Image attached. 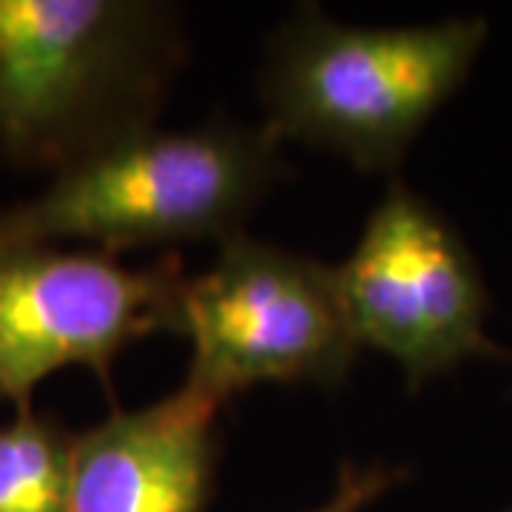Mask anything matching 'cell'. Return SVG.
<instances>
[{
    "label": "cell",
    "mask_w": 512,
    "mask_h": 512,
    "mask_svg": "<svg viewBox=\"0 0 512 512\" xmlns=\"http://www.w3.org/2000/svg\"><path fill=\"white\" fill-rule=\"evenodd\" d=\"M74 444L60 421L18 410L0 427V512H72Z\"/></svg>",
    "instance_id": "cell-8"
},
{
    "label": "cell",
    "mask_w": 512,
    "mask_h": 512,
    "mask_svg": "<svg viewBox=\"0 0 512 512\" xmlns=\"http://www.w3.org/2000/svg\"><path fill=\"white\" fill-rule=\"evenodd\" d=\"M484 37L478 18L356 29L319 9L296 12L268 40L265 126L362 171H387L461 86Z\"/></svg>",
    "instance_id": "cell-3"
},
{
    "label": "cell",
    "mask_w": 512,
    "mask_h": 512,
    "mask_svg": "<svg viewBox=\"0 0 512 512\" xmlns=\"http://www.w3.org/2000/svg\"><path fill=\"white\" fill-rule=\"evenodd\" d=\"M185 279L174 256L128 268L106 251L0 245V402L29 410L37 384L69 365L109 382L128 345L180 333Z\"/></svg>",
    "instance_id": "cell-5"
},
{
    "label": "cell",
    "mask_w": 512,
    "mask_h": 512,
    "mask_svg": "<svg viewBox=\"0 0 512 512\" xmlns=\"http://www.w3.org/2000/svg\"><path fill=\"white\" fill-rule=\"evenodd\" d=\"M274 128L214 120L117 137L57 171L35 200L0 214V245L63 239L94 251L183 245L245 234L279 174Z\"/></svg>",
    "instance_id": "cell-2"
},
{
    "label": "cell",
    "mask_w": 512,
    "mask_h": 512,
    "mask_svg": "<svg viewBox=\"0 0 512 512\" xmlns=\"http://www.w3.org/2000/svg\"><path fill=\"white\" fill-rule=\"evenodd\" d=\"M180 333L191 342L183 387L220 407L256 384H339L359 353L336 265L248 234L185 279Z\"/></svg>",
    "instance_id": "cell-4"
},
{
    "label": "cell",
    "mask_w": 512,
    "mask_h": 512,
    "mask_svg": "<svg viewBox=\"0 0 512 512\" xmlns=\"http://www.w3.org/2000/svg\"><path fill=\"white\" fill-rule=\"evenodd\" d=\"M220 404L180 387L117 410L74 444L72 512H205L217 470Z\"/></svg>",
    "instance_id": "cell-7"
},
{
    "label": "cell",
    "mask_w": 512,
    "mask_h": 512,
    "mask_svg": "<svg viewBox=\"0 0 512 512\" xmlns=\"http://www.w3.org/2000/svg\"><path fill=\"white\" fill-rule=\"evenodd\" d=\"M404 478V470L390 464H353L345 461L339 467L336 487L325 504L308 512H362L370 507L379 495H384L393 484Z\"/></svg>",
    "instance_id": "cell-9"
},
{
    "label": "cell",
    "mask_w": 512,
    "mask_h": 512,
    "mask_svg": "<svg viewBox=\"0 0 512 512\" xmlns=\"http://www.w3.org/2000/svg\"><path fill=\"white\" fill-rule=\"evenodd\" d=\"M180 60L165 3L0 0V154L63 171L154 126Z\"/></svg>",
    "instance_id": "cell-1"
},
{
    "label": "cell",
    "mask_w": 512,
    "mask_h": 512,
    "mask_svg": "<svg viewBox=\"0 0 512 512\" xmlns=\"http://www.w3.org/2000/svg\"><path fill=\"white\" fill-rule=\"evenodd\" d=\"M336 285L359 348L402 367L410 387L476 356H501L484 333L487 293L464 242L430 202L390 185Z\"/></svg>",
    "instance_id": "cell-6"
}]
</instances>
